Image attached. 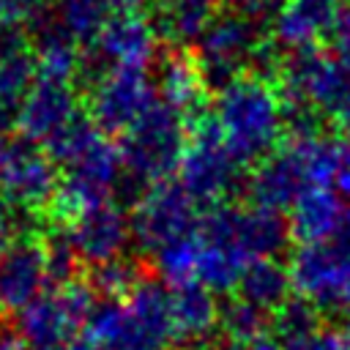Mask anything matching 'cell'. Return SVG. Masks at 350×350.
Segmentation results:
<instances>
[{
  "label": "cell",
  "instance_id": "6da1fadb",
  "mask_svg": "<svg viewBox=\"0 0 350 350\" xmlns=\"http://www.w3.org/2000/svg\"><path fill=\"white\" fill-rule=\"evenodd\" d=\"M46 150L60 167V186L49 205L60 224L88 208L109 202L126 175L120 145H115L90 118H77L46 145Z\"/></svg>",
  "mask_w": 350,
  "mask_h": 350
},
{
  "label": "cell",
  "instance_id": "7a4b0ae2",
  "mask_svg": "<svg viewBox=\"0 0 350 350\" xmlns=\"http://www.w3.org/2000/svg\"><path fill=\"white\" fill-rule=\"evenodd\" d=\"M216 129L230 153L243 164H257L279 148L284 123V104L271 79L260 74H241L216 90L211 109Z\"/></svg>",
  "mask_w": 350,
  "mask_h": 350
},
{
  "label": "cell",
  "instance_id": "3957f363",
  "mask_svg": "<svg viewBox=\"0 0 350 350\" xmlns=\"http://www.w3.org/2000/svg\"><path fill=\"white\" fill-rule=\"evenodd\" d=\"M194 57L208 88L219 90L241 74H260L273 79L284 55H279V44L273 38L268 41L257 30L254 19L230 8L219 11L194 41Z\"/></svg>",
  "mask_w": 350,
  "mask_h": 350
},
{
  "label": "cell",
  "instance_id": "277c9868",
  "mask_svg": "<svg viewBox=\"0 0 350 350\" xmlns=\"http://www.w3.org/2000/svg\"><path fill=\"white\" fill-rule=\"evenodd\" d=\"M276 79L284 112L336 118L350 96V71L336 60L334 52L325 55L320 46L284 55Z\"/></svg>",
  "mask_w": 350,
  "mask_h": 350
},
{
  "label": "cell",
  "instance_id": "5b68a950",
  "mask_svg": "<svg viewBox=\"0 0 350 350\" xmlns=\"http://www.w3.org/2000/svg\"><path fill=\"white\" fill-rule=\"evenodd\" d=\"M189 145V126L180 112L156 101L126 134L120 142L126 175L137 183L167 180L183 161Z\"/></svg>",
  "mask_w": 350,
  "mask_h": 350
},
{
  "label": "cell",
  "instance_id": "8992f818",
  "mask_svg": "<svg viewBox=\"0 0 350 350\" xmlns=\"http://www.w3.org/2000/svg\"><path fill=\"white\" fill-rule=\"evenodd\" d=\"M96 295L98 293L90 282L71 279L55 284L19 312L16 331L33 350H55L71 345L79 339V331H85V323L98 304Z\"/></svg>",
  "mask_w": 350,
  "mask_h": 350
},
{
  "label": "cell",
  "instance_id": "52a82bcc",
  "mask_svg": "<svg viewBox=\"0 0 350 350\" xmlns=\"http://www.w3.org/2000/svg\"><path fill=\"white\" fill-rule=\"evenodd\" d=\"M243 164L224 145L211 112L189 123V145L178 167V180L200 205H219L241 183Z\"/></svg>",
  "mask_w": 350,
  "mask_h": 350
},
{
  "label": "cell",
  "instance_id": "ba28073f",
  "mask_svg": "<svg viewBox=\"0 0 350 350\" xmlns=\"http://www.w3.org/2000/svg\"><path fill=\"white\" fill-rule=\"evenodd\" d=\"M298 295L309 298L336 325L350 323V252L334 241L301 243L290 260Z\"/></svg>",
  "mask_w": 350,
  "mask_h": 350
},
{
  "label": "cell",
  "instance_id": "9c48e42d",
  "mask_svg": "<svg viewBox=\"0 0 350 350\" xmlns=\"http://www.w3.org/2000/svg\"><path fill=\"white\" fill-rule=\"evenodd\" d=\"M197 200L183 189L180 180H156L142 189L134 200L131 211V238L145 252L167 246L170 241L189 235L200 227L202 213L197 211Z\"/></svg>",
  "mask_w": 350,
  "mask_h": 350
},
{
  "label": "cell",
  "instance_id": "30bf717a",
  "mask_svg": "<svg viewBox=\"0 0 350 350\" xmlns=\"http://www.w3.org/2000/svg\"><path fill=\"white\" fill-rule=\"evenodd\" d=\"M200 232L216 241L238 243L249 260L260 257H279L287 243L293 241L290 219L282 211H271L262 205H211V211L200 219Z\"/></svg>",
  "mask_w": 350,
  "mask_h": 350
},
{
  "label": "cell",
  "instance_id": "8fae6325",
  "mask_svg": "<svg viewBox=\"0 0 350 350\" xmlns=\"http://www.w3.org/2000/svg\"><path fill=\"white\" fill-rule=\"evenodd\" d=\"M60 186V167L41 142L27 137L0 145V194L16 208L36 213L49 208Z\"/></svg>",
  "mask_w": 350,
  "mask_h": 350
},
{
  "label": "cell",
  "instance_id": "7c38bea8",
  "mask_svg": "<svg viewBox=\"0 0 350 350\" xmlns=\"http://www.w3.org/2000/svg\"><path fill=\"white\" fill-rule=\"evenodd\" d=\"M159 101L156 82L145 68L109 66L104 68L88 96L90 120L107 134H126Z\"/></svg>",
  "mask_w": 350,
  "mask_h": 350
},
{
  "label": "cell",
  "instance_id": "4fadbf2b",
  "mask_svg": "<svg viewBox=\"0 0 350 350\" xmlns=\"http://www.w3.org/2000/svg\"><path fill=\"white\" fill-rule=\"evenodd\" d=\"M309 189H314V183L306 164V153L301 142L293 137H287L284 145H279L265 159H260L246 180L249 200L271 211L293 208Z\"/></svg>",
  "mask_w": 350,
  "mask_h": 350
},
{
  "label": "cell",
  "instance_id": "5bb4252c",
  "mask_svg": "<svg viewBox=\"0 0 350 350\" xmlns=\"http://www.w3.org/2000/svg\"><path fill=\"white\" fill-rule=\"evenodd\" d=\"M52 282L46 241L36 232L16 238L0 257V312H22Z\"/></svg>",
  "mask_w": 350,
  "mask_h": 350
},
{
  "label": "cell",
  "instance_id": "9a60e30c",
  "mask_svg": "<svg viewBox=\"0 0 350 350\" xmlns=\"http://www.w3.org/2000/svg\"><path fill=\"white\" fill-rule=\"evenodd\" d=\"M79 118V101L74 82L36 77L27 93L16 104V129L22 137L49 145L63 129Z\"/></svg>",
  "mask_w": 350,
  "mask_h": 350
},
{
  "label": "cell",
  "instance_id": "2e32d148",
  "mask_svg": "<svg viewBox=\"0 0 350 350\" xmlns=\"http://www.w3.org/2000/svg\"><path fill=\"white\" fill-rule=\"evenodd\" d=\"M63 230L79 262H88L93 268L123 254L131 241V216L115 202H101L68 219Z\"/></svg>",
  "mask_w": 350,
  "mask_h": 350
},
{
  "label": "cell",
  "instance_id": "e0dca14e",
  "mask_svg": "<svg viewBox=\"0 0 350 350\" xmlns=\"http://www.w3.org/2000/svg\"><path fill=\"white\" fill-rule=\"evenodd\" d=\"M159 27L142 11H120L112 14L98 36L90 41L96 49V60L109 66L148 68L159 52Z\"/></svg>",
  "mask_w": 350,
  "mask_h": 350
},
{
  "label": "cell",
  "instance_id": "ac0fdd59",
  "mask_svg": "<svg viewBox=\"0 0 350 350\" xmlns=\"http://www.w3.org/2000/svg\"><path fill=\"white\" fill-rule=\"evenodd\" d=\"M339 14L336 0H282L271 16V36L279 49H312L331 38Z\"/></svg>",
  "mask_w": 350,
  "mask_h": 350
},
{
  "label": "cell",
  "instance_id": "d6986e66",
  "mask_svg": "<svg viewBox=\"0 0 350 350\" xmlns=\"http://www.w3.org/2000/svg\"><path fill=\"white\" fill-rule=\"evenodd\" d=\"M85 342L93 350H164L134 317L126 301L101 298L88 323H85Z\"/></svg>",
  "mask_w": 350,
  "mask_h": 350
},
{
  "label": "cell",
  "instance_id": "ffe728a7",
  "mask_svg": "<svg viewBox=\"0 0 350 350\" xmlns=\"http://www.w3.org/2000/svg\"><path fill=\"white\" fill-rule=\"evenodd\" d=\"M221 304L216 293L200 282H183L172 287V323H175V342L183 347H202L216 342Z\"/></svg>",
  "mask_w": 350,
  "mask_h": 350
},
{
  "label": "cell",
  "instance_id": "44dd1931",
  "mask_svg": "<svg viewBox=\"0 0 350 350\" xmlns=\"http://www.w3.org/2000/svg\"><path fill=\"white\" fill-rule=\"evenodd\" d=\"M208 82L197 66V57L183 52V49H172L159 60V71H156V93L159 101L172 107L175 112H180L183 118H194L200 115L202 98H205Z\"/></svg>",
  "mask_w": 350,
  "mask_h": 350
},
{
  "label": "cell",
  "instance_id": "7402d4cb",
  "mask_svg": "<svg viewBox=\"0 0 350 350\" xmlns=\"http://www.w3.org/2000/svg\"><path fill=\"white\" fill-rule=\"evenodd\" d=\"M38 33L33 38V52H36V77H49V79H63L74 82L82 55H79V41L55 19H36Z\"/></svg>",
  "mask_w": 350,
  "mask_h": 350
},
{
  "label": "cell",
  "instance_id": "603a6c76",
  "mask_svg": "<svg viewBox=\"0 0 350 350\" xmlns=\"http://www.w3.org/2000/svg\"><path fill=\"white\" fill-rule=\"evenodd\" d=\"M342 197L334 189H309L290 208V232L298 243L328 241L342 219Z\"/></svg>",
  "mask_w": 350,
  "mask_h": 350
},
{
  "label": "cell",
  "instance_id": "cb8c5ba5",
  "mask_svg": "<svg viewBox=\"0 0 350 350\" xmlns=\"http://www.w3.org/2000/svg\"><path fill=\"white\" fill-rule=\"evenodd\" d=\"M36 74L33 41L22 33V27H0V101L8 107L19 104Z\"/></svg>",
  "mask_w": 350,
  "mask_h": 350
},
{
  "label": "cell",
  "instance_id": "d4e9b609",
  "mask_svg": "<svg viewBox=\"0 0 350 350\" xmlns=\"http://www.w3.org/2000/svg\"><path fill=\"white\" fill-rule=\"evenodd\" d=\"M290 290H293L290 265H282L276 257H260V260H249V265L243 268L235 295L271 314L290 298Z\"/></svg>",
  "mask_w": 350,
  "mask_h": 350
},
{
  "label": "cell",
  "instance_id": "484cf974",
  "mask_svg": "<svg viewBox=\"0 0 350 350\" xmlns=\"http://www.w3.org/2000/svg\"><path fill=\"white\" fill-rule=\"evenodd\" d=\"M200 238H202V243H200V254H197L194 282L205 284L213 293H232L238 287L243 268L249 265L246 252L232 241L205 238L202 232H200Z\"/></svg>",
  "mask_w": 350,
  "mask_h": 350
},
{
  "label": "cell",
  "instance_id": "4316f807",
  "mask_svg": "<svg viewBox=\"0 0 350 350\" xmlns=\"http://www.w3.org/2000/svg\"><path fill=\"white\" fill-rule=\"evenodd\" d=\"M219 0H161L156 27L172 44H194L219 14Z\"/></svg>",
  "mask_w": 350,
  "mask_h": 350
},
{
  "label": "cell",
  "instance_id": "83f0119b",
  "mask_svg": "<svg viewBox=\"0 0 350 350\" xmlns=\"http://www.w3.org/2000/svg\"><path fill=\"white\" fill-rule=\"evenodd\" d=\"M200 230L180 235L175 241H170L167 246L156 249L150 254L153 260V273L159 279H164L170 287L183 284V282H194V271H197V254H200Z\"/></svg>",
  "mask_w": 350,
  "mask_h": 350
},
{
  "label": "cell",
  "instance_id": "f1b7e54d",
  "mask_svg": "<svg viewBox=\"0 0 350 350\" xmlns=\"http://www.w3.org/2000/svg\"><path fill=\"white\" fill-rule=\"evenodd\" d=\"M112 14L115 8L109 0H57L55 19L77 41H93Z\"/></svg>",
  "mask_w": 350,
  "mask_h": 350
},
{
  "label": "cell",
  "instance_id": "f546056e",
  "mask_svg": "<svg viewBox=\"0 0 350 350\" xmlns=\"http://www.w3.org/2000/svg\"><path fill=\"white\" fill-rule=\"evenodd\" d=\"M145 279V271L137 260H129V257H115L109 262H101V265H93L90 268V284L93 290L101 295V298H115V301H123L131 295V290Z\"/></svg>",
  "mask_w": 350,
  "mask_h": 350
},
{
  "label": "cell",
  "instance_id": "4dcf8cb0",
  "mask_svg": "<svg viewBox=\"0 0 350 350\" xmlns=\"http://www.w3.org/2000/svg\"><path fill=\"white\" fill-rule=\"evenodd\" d=\"M323 325V312L304 295H290L279 309L271 312V331L279 342L298 339Z\"/></svg>",
  "mask_w": 350,
  "mask_h": 350
},
{
  "label": "cell",
  "instance_id": "1f68e13d",
  "mask_svg": "<svg viewBox=\"0 0 350 350\" xmlns=\"http://www.w3.org/2000/svg\"><path fill=\"white\" fill-rule=\"evenodd\" d=\"M271 325V314L257 309L254 304L232 295L227 301H221V312H219V328L224 336H235V339H249V336H260L265 334V328Z\"/></svg>",
  "mask_w": 350,
  "mask_h": 350
},
{
  "label": "cell",
  "instance_id": "d6a6232c",
  "mask_svg": "<svg viewBox=\"0 0 350 350\" xmlns=\"http://www.w3.org/2000/svg\"><path fill=\"white\" fill-rule=\"evenodd\" d=\"M279 350H350V323L347 325H320L298 339L282 342Z\"/></svg>",
  "mask_w": 350,
  "mask_h": 350
},
{
  "label": "cell",
  "instance_id": "836d02e7",
  "mask_svg": "<svg viewBox=\"0 0 350 350\" xmlns=\"http://www.w3.org/2000/svg\"><path fill=\"white\" fill-rule=\"evenodd\" d=\"M41 16L38 0H0V27L33 25Z\"/></svg>",
  "mask_w": 350,
  "mask_h": 350
},
{
  "label": "cell",
  "instance_id": "e575fe53",
  "mask_svg": "<svg viewBox=\"0 0 350 350\" xmlns=\"http://www.w3.org/2000/svg\"><path fill=\"white\" fill-rule=\"evenodd\" d=\"M22 235H25V232H22V216H19L16 205L8 202V200L0 194V257H3V252H5L16 238H22Z\"/></svg>",
  "mask_w": 350,
  "mask_h": 350
},
{
  "label": "cell",
  "instance_id": "d590c367",
  "mask_svg": "<svg viewBox=\"0 0 350 350\" xmlns=\"http://www.w3.org/2000/svg\"><path fill=\"white\" fill-rule=\"evenodd\" d=\"M334 191L339 197H350V131L336 137V172H334Z\"/></svg>",
  "mask_w": 350,
  "mask_h": 350
},
{
  "label": "cell",
  "instance_id": "8d00e7d4",
  "mask_svg": "<svg viewBox=\"0 0 350 350\" xmlns=\"http://www.w3.org/2000/svg\"><path fill=\"white\" fill-rule=\"evenodd\" d=\"M331 52L350 71V8H345L339 14V22H336V27L331 33Z\"/></svg>",
  "mask_w": 350,
  "mask_h": 350
},
{
  "label": "cell",
  "instance_id": "74e56055",
  "mask_svg": "<svg viewBox=\"0 0 350 350\" xmlns=\"http://www.w3.org/2000/svg\"><path fill=\"white\" fill-rule=\"evenodd\" d=\"M211 350H279V345L268 336V334H260V336H249V339H235V336H224V339H216L211 345Z\"/></svg>",
  "mask_w": 350,
  "mask_h": 350
},
{
  "label": "cell",
  "instance_id": "f35d334b",
  "mask_svg": "<svg viewBox=\"0 0 350 350\" xmlns=\"http://www.w3.org/2000/svg\"><path fill=\"white\" fill-rule=\"evenodd\" d=\"M227 5L249 19H260V16H273L282 0H227Z\"/></svg>",
  "mask_w": 350,
  "mask_h": 350
},
{
  "label": "cell",
  "instance_id": "ab89813d",
  "mask_svg": "<svg viewBox=\"0 0 350 350\" xmlns=\"http://www.w3.org/2000/svg\"><path fill=\"white\" fill-rule=\"evenodd\" d=\"M0 350H25L22 334L5 323H0Z\"/></svg>",
  "mask_w": 350,
  "mask_h": 350
},
{
  "label": "cell",
  "instance_id": "60d3db41",
  "mask_svg": "<svg viewBox=\"0 0 350 350\" xmlns=\"http://www.w3.org/2000/svg\"><path fill=\"white\" fill-rule=\"evenodd\" d=\"M8 123H11V107L5 101H0V145L5 142V134H8Z\"/></svg>",
  "mask_w": 350,
  "mask_h": 350
}]
</instances>
